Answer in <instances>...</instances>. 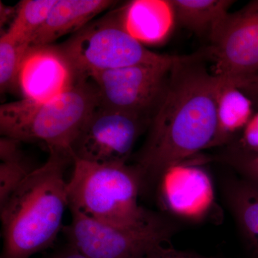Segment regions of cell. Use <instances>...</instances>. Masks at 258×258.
Here are the masks:
<instances>
[{"instance_id": "23", "label": "cell", "mask_w": 258, "mask_h": 258, "mask_svg": "<svg viewBox=\"0 0 258 258\" xmlns=\"http://www.w3.org/2000/svg\"><path fill=\"white\" fill-rule=\"evenodd\" d=\"M253 101L256 111L258 110V74L244 79L237 85Z\"/></svg>"}, {"instance_id": "8", "label": "cell", "mask_w": 258, "mask_h": 258, "mask_svg": "<svg viewBox=\"0 0 258 258\" xmlns=\"http://www.w3.org/2000/svg\"><path fill=\"white\" fill-rule=\"evenodd\" d=\"M151 120L99 106L71 146L73 159L100 164H127L136 142Z\"/></svg>"}, {"instance_id": "15", "label": "cell", "mask_w": 258, "mask_h": 258, "mask_svg": "<svg viewBox=\"0 0 258 258\" xmlns=\"http://www.w3.org/2000/svg\"><path fill=\"white\" fill-rule=\"evenodd\" d=\"M254 111L251 98L234 81L227 83L217 101V132L211 148L233 143Z\"/></svg>"}, {"instance_id": "10", "label": "cell", "mask_w": 258, "mask_h": 258, "mask_svg": "<svg viewBox=\"0 0 258 258\" xmlns=\"http://www.w3.org/2000/svg\"><path fill=\"white\" fill-rule=\"evenodd\" d=\"M154 186L161 208L186 221L205 220L216 206L211 176L199 163L187 160L170 166Z\"/></svg>"}, {"instance_id": "5", "label": "cell", "mask_w": 258, "mask_h": 258, "mask_svg": "<svg viewBox=\"0 0 258 258\" xmlns=\"http://www.w3.org/2000/svg\"><path fill=\"white\" fill-rule=\"evenodd\" d=\"M58 45L81 80L109 70L161 62L171 56L152 52L131 36L122 25L119 9L88 24Z\"/></svg>"}, {"instance_id": "7", "label": "cell", "mask_w": 258, "mask_h": 258, "mask_svg": "<svg viewBox=\"0 0 258 258\" xmlns=\"http://www.w3.org/2000/svg\"><path fill=\"white\" fill-rule=\"evenodd\" d=\"M181 56L154 63L97 73L90 77L100 106L134 113L151 120L166 91L171 69Z\"/></svg>"}, {"instance_id": "9", "label": "cell", "mask_w": 258, "mask_h": 258, "mask_svg": "<svg viewBox=\"0 0 258 258\" xmlns=\"http://www.w3.org/2000/svg\"><path fill=\"white\" fill-rule=\"evenodd\" d=\"M209 37L213 74L237 86L258 74V0L228 13Z\"/></svg>"}, {"instance_id": "18", "label": "cell", "mask_w": 258, "mask_h": 258, "mask_svg": "<svg viewBox=\"0 0 258 258\" xmlns=\"http://www.w3.org/2000/svg\"><path fill=\"white\" fill-rule=\"evenodd\" d=\"M57 0H23L15 8L14 18L6 32L28 43L47 20Z\"/></svg>"}, {"instance_id": "6", "label": "cell", "mask_w": 258, "mask_h": 258, "mask_svg": "<svg viewBox=\"0 0 258 258\" xmlns=\"http://www.w3.org/2000/svg\"><path fill=\"white\" fill-rule=\"evenodd\" d=\"M71 221L62 232L68 244L87 258H142L165 247L173 227L161 216L144 227L125 228L90 218L70 209Z\"/></svg>"}, {"instance_id": "20", "label": "cell", "mask_w": 258, "mask_h": 258, "mask_svg": "<svg viewBox=\"0 0 258 258\" xmlns=\"http://www.w3.org/2000/svg\"><path fill=\"white\" fill-rule=\"evenodd\" d=\"M213 159L232 168L241 177L258 186V154L245 152L230 144Z\"/></svg>"}, {"instance_id": "16", "label": "cell", "mask_w": 258, "mask_h": 258, "mask_svg": "<svg viewBox=\"0 0 258 258\" xmlns=\"http://www.w3.org/2000/svg\"><path fill=\"white\" fill-rule=\"evenodd\" d=\"M176 20L198 34H210L228 14L230 0H171Z\"/></svg>"}, {"instance_id": "19", "label": "cell", "mask_w": 258, "mask_h": 258, "mask_svg": "<svg viewBox=\"0 0 258 258\" xmlns=\"http://www.w3.org/2000/svg\"><path fill=\"white\" fill-rule=\"evenodd\" d=\"M30 45L8 32L0 37V88L2 92L18 89L20 64Z\"/></svg>"}, {"instance_id": "14", "label": "cell", "mask_w": 258, "mask_h": 258, "mask_svg": "<svg viewBox=\"0 0 258 258\" xmlns=\"http://www.w3.org/2000/svg\"><path fill=\"white\" fill-rule=\"evenodd\" d=\"M224 193L246 247L258 258V186L240 176L227 180Z\"/></svg>"}, {"instance_id": "3", "label": "cell", "mask_w": 258, "mask_h": 258, "mask_svg": "<svg viewBox=\"0 0 258 258\" xmlns=\"http://www.w3.org/2000/svg\"><path fill=\"white\" fill-rule=\"evenodd\" d=\"M73 165L67 184L69 210L125 228L144 227L161 217L139 204L143 184L134 165L100 164L79 159H74Z\"/></svg>"}, {"instance_id": "17", "label": "cell", "mask_w": 258, "mask_h": 258, "mask_svg": "<svg viewBox=\"0 0 258 258\" xmlns=\"http://www.w3.org/2000/svg\"><path fill=\"white\" fill-rule=\"evenodd\" d=\"M20 143L10 137L2 136L0 139V205L37 168L27 161Z\"/></svg>"}, {"instance_id": "22", "label": "cell", "mask_w": 258, "mask_h": 258, "mask_svg": "<svg viewBox=\"0 0 258 258\" xmlns=\"http://www.w3.org/2000/svg\"><path fill=\"white\" fill-rule=\"evenodd\" d=\"M142 258H212L190 253V252L177 251L165 246L158 249L151 253L147 254Z\"/></svg>"}, {"instance_id": "24", "label": "cell", "mask_w": 258, "mask_h": 258, "mask_svg": "<svg viewBox=\"0 0 258 258\" xmlns=\"http://www.w3.org/2000/svg\"><path fill=\"white\" fill-rule=\"evenodd\" d=\"M48 258H87L72 246L67 244L66 248L52 254Z\"/></svg>"}, {"instance_id": "1", "label": "cell", "mask_w": 258, "mask_h": 258, "mask_svg": "<svg viewBox=\"0 0 258 258\" xmlns=\"http://www.w3.org/2000/svg\"><path fill=\"white\" fill-rule=\"evenodd\" d=\"M230 81L209 72L198 55L181 56L174 64L133 164L142 177L143 192L168 168L211 148L217 101Z\"/></svg>"}, {"instance_id": "11", "label": "cell", "mask_w": 258, "mask_h": 258, "mask_svg": "<svg viewBox=\"0 0 258 258\" xmlns=\"http://www.w3.org/2000/svg\"><path fill=\"white\" fill-rule=\"evenodd\" d=\"M80 81L58 45H30L19 70L18 89L23 99L46 102L62 96Z\"/></svg>"}, {"instance_id": "2", "label": "cell", "mask_w": 258, "mask_h": 258, "mask_svg": "<svg viewBox=\"0 0 258 258\" xmlns=\"http://www.w3.org/2000/svg\"><path fill=\"white\" fill-rule=\"evenodd\" d=\"M73 164L69 152L49 150L45 164L0 205V258H31L54 244L63 228L62 220L69 208L64 174Z\"/></svg>"}, {"instance_id": "13", "label": "cell", "mask_w": 258, "mask_h": 258, "mask_svg": "<svg viewBox=\"0 0 258 258\" xmlns=\"http://www.w3.org/2000/svg\"><path fill=\"white\" fill-rule=\"evenodd\" d=\"M115 3L111 0H57L30 45H51L64 35L76 33Z\"/></svg>"}, {"instance_id": "4", "label": "cell", "mask_w": 258, "mask_h": 258, "mask_svg": "<svg viewBox=\"0 0 258 258\" xmlns=\"http://www.w3.org/2000/svg\"><path fill=\"white\" fill-rule=\"evenodd\" d=\"M81 80L55 99H26L0 107V132L19 142H42L49 150L70 152L71 144L85 122L100 106L96 86Z\"/></svg>"}, {"instance_id": "21", "label": "cell", "mask_w": 258, "mask_h": 258, "mask_svg": "<svg viewBox=\"0 0 258 258\" xmlns=\"http://www.w3.org/2000/svg\"><path fill=\"white\" fill-rule=\"evenodd\" d=\"M231 144L245 152L258 154V110L254 111L240 135Z\"/></svg>"}, {"instance_id": "12", "label": "cell", "mask_w": 258, "mask_h": 258, "mask_svg": "<svg viewBox=\"0 0 258 258\" xmlns=\"http://www.w3.org/2000/svg\"><path fill=\"white\" fill-rule=\"evenodd\" d=\"M119 9L123 28L141 43H161L170 35L176 20L167 0H133Z\"/></svg>"}]
</instances>
